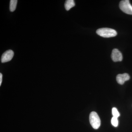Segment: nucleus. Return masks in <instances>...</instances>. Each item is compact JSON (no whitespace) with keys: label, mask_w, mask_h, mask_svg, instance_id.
Wrapping results in <instances>:
<instances>
[{"label":"nucleus","mask_w":132,"mask_h":132,"mask_svg":"<svg viewBox=\"0 0 132 132\" xmlns=\"http://www.w3.org/2000/svg\"><path fill=\"white\" fill-rule=\"evenodd\" d=\"M96 33L98 35L104 38H111L114 37L117 35L116 31L113 29L101 28L97 29Z\"/></svg>","instance_id":"f257e3e1"},{"label":"nucleus","mask_w":132,"mask_h":132,"mask_svg":"<svg viewBox=\"0 0 132 132\" xmlns=\"http://www.w3.org/2000/svg\"><path fill=\"white\" fill-rule=\"evenodd\" d=\"M89 120L93 128L95 129H98L100 127L101 125V120L97 113L92 112L90 113Z\"/></svg>","instance_id":"f03ea898"},{"label":"nucleus","mask_w":132,"mask_h":132,"mask_svg":"<svg viewBox=\"0 0 132 132\" xmlns=\"http://www.w3.org/2000/svg\"><path fill=\"white\" fill-rule=\"evenodd\" d=\"M119 7L121 11L127 14L132 15V6L129 0L121 1Z\"/></svg>","instance_id":"7ed1b4c3"},{"label":"nucleus","mask_w":132,"mask_h":132,"mask_svg":"<svg viewBox=\"0 0 132 132\" xmlns=\"http://www.w3.org/2000/svg\"><path fill=\"white\" fill-rule=\"evenodd\" d=\"M14 53L13 50H9L5 52L2 54L1 59V61L2 63H5L10 61L13 57Z\"/></svg>","instance_id":"20e7f679"},{"label":"nucleus","mask_w":132,"mask_h":132,"mask_svg":"<svg viewBox=\"0 0 132 132\" xmlns=\"http://www.w3.org/2000/svg\"><path fill=\"white\" fill-rule=\"evenodd\" d=\"M111 58L114 62L121 61L123 60V55L119 50L115 48L112 50L111 54Z\"/></svg>","instance_id":"39448f33"},{"label":"nucleus","mask_w":132,"mask_h":132,"mask_svg":"<svg viewBox=\"0 0 132 132\" xmlns=\"http://www.w3.org/2000/svg\"><path fill=\"white\" fill-rule=\"evenodd\" d=\"M130 79V76L128 73H125L119 74L116 77V80L119 84L122 85L125 81L128 80Z\"/></svg>","instance_id":"423d86ee"},{"label":"nucleus","mask_w":132,"mask_h":132,"mask_svg":"<svg viewBox=\"0 0 132 132\" xmlns=\"http://www.w3.org/2000/svg\"><path fill=\"white\" fill-rule=\"evenodd\" d=\"M75 4L73 0H67L65 2V9L66 10L68 11L69 10L75 6Z\"/></svg>","instance_id":"0eeeda50"},{"label":"nucleus","mask_w":132,"mask_h":132,"mask_svg":"<svg viewBox=\"0 0 132 132\" xmlns=\"http://www.w3.org/2000/svg\"><path fill=\"white\" fill-rule=\"evenodd\" d=\"M17 0H11L10 3V10L11 12H14L16 8L17 5Z\"/></svg>","instance_id":"6e6552de"},{"label":"nucleus","mask_w":132,"mask_h":132,"mask_svg":"<svg viewBox=\"0 0 132 132\" xmlns=\"http://www.w3.org/2000/svg\"><path fill=\"white\" fill-rule=\"evenodd\" d=\"M112 113L113 117L118 118L120 115L119 113L118 112V109L116 108H113L112 109Z\"/></svg>","instance_id":"1a4fd4ad"},{"label":"nucleus","mask_w":132,"mask_h":132,"mask_svg":"<svg viewBox=\"0 0 132 132\" xmlns=\"http://www.w3.org/2000/svg\"><path fill=\"white\" fill-rule=\"evenodd\" d=\"M111 123L113 126L117 127L118 125V118L113 117L111 120Z\"/></svg>","instance_id":"9d476101"},{"label":"nucleus","mask_w":132,"mask_h":132,"mask_svg":"<svg viewBox=\"0 0 132 132\" xmlns=\"http://www.w3.org/2000/svg\"><path fill=\"white\" fill-rule=\"evenodd\" d=\"M2 81V75L1 73H0V86L1 85Z\"/></svg>","instance_id":"9b49d317"}]
</instances>
